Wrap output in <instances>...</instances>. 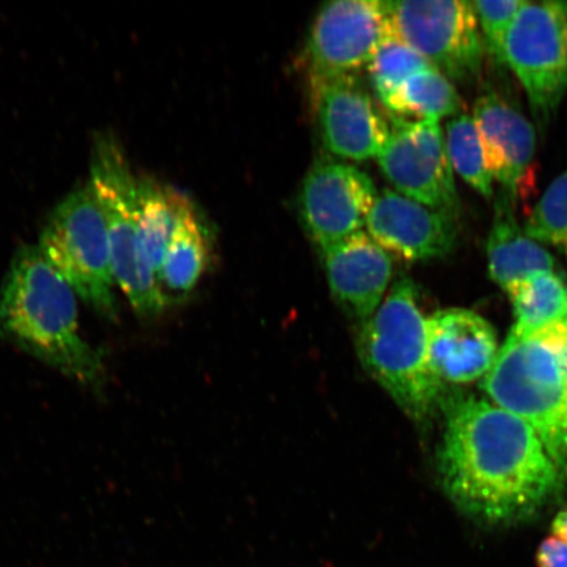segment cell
I'll return each instance as SVG.
<instances>
[{
	"label": "cell",
	"instance_id": "44dd1931",
	"mask_svg": "<svg viewBox=\"0 0 567 567\" xmlns=\"http://www.w3.org/2000/svg\"><path fill=\"white\" fill-rule=\"evenodd\" d=\"M515 315L512 331L530 332L567 316V279L553 272H543L523 282L509 296Z\"/></svg>",
	"mask_w": 567,
	"mask_h": 567
},
{
	"label": "cell",
	"instance_id": "484cf974",
	"mask_svg": "<svg viewBox=\"0 0 567 567\" xmlns=\"http://www.w3.org/2000/svg\"><path fill=\"white\" fill-rule=\"evenodd\" d=\"M535 561L536 567H567V544L555 536L544 538Z\"/></svg>",
	"mask_w": 567,
	"mask_h": 567
},
{
	"label": "cell",
	"instance_id": "4fadbf2b",
	"mask_svg": "<svg viewBox=\"0 0 567 567\" xmlns=\"http://www.w3.org/2000/svg\"><path fill=\"white\" fill-rule=\"evenodd\" d=\"M365 226L375 244L410 261L443 258L458 237L456 216L390 189L375 197Z\"/></svg>",
	"mask_w": 567,
	"mask_h": 567
},
{
	"label": "cell",
	"instance_id": "30bf717a",
	"mask_svg": "<svg viewBox=\"0 0 567 567\" xmlns=\"http://www.w3.org/2000/svg\"><path fill=\"white\" fill-rule=\"evenodd\" d=\"M392 33L388 2L339 0L323 4L311 24L303 54L310 86L354 75L368 66Z\"/></svg>",
	"mask_w": 567,
	"mask_h": 567
},
{
	"label": "cell",
	"instance_id": "6da1fadb",
	"mask_svg": "<svg viewBox=\"0 0 567 567\" xmlns=\"http://www.w3.org/2000/svg\"><path fill=\"white\" fill-rule=\"evenodd\" d=\"M437 472L458 512L492 528L534 519L566 484L526 422L474 395L446 410Z\"/></svg>",
	"mask_w": 567,
	"mask_h": 567
},
{
	"label": "cell",
	"instance_id": "2e32d148",
	"mask_svg": "<svg viewBox=\"0 0 567 567\" xmlns=\"http://www.w3.org/2000/svg\"><path fill=\"white\" fill-rule=\"evenodd\" d=\"M321 255L332 297L347 316L363 324L385 299L392 258L364 231L324 248Z\"/></svg>",
	"mask_w": 567,
	"mask_h": 567
},
{
	"label": "cell",
	"instance_id": "5bb4252c",
	"mask_svg": "<svg viewBox=\"0 0 567 567\" xmlns=\"http://www.w3.org/2000/svg\"><path fill=\"white\" fill-rule=\"evenodd\" d=\"M472 117L494 179L516 204L534 175V125L495 92L477 99Z\"/></svg>",
	"mask_w": 567,
	"mask_h": 567
},
{
	"label": "cell",
	"instance_id": "277c9868",
	"mask_svg": "<svg viewBox=\"0 0 567 567\" xmlns=\"http://www.w3.org/2000/svg\"><path fill=\"white\" fill-rule=\"evenodd\" d=\"M358 352L367 372L411 421L434 416L445 384L431 365L427 318L413 281H395L375 313L360 324Z\"/></svg>",
	"mask_w": 567,
	"mask_h": 567
},
{
	"label": "cell",
	"instance_id": "7c38bea8",
	"mask_svg": "<svg viewBox=\"0 0 567 567\" xmlns=\"http://www.w3.org/2000/svg\"><path fill=\"white\" fill-rule=\"evenodd\" d=\"M310 87L326 151L343 161L378 158L390 125L357 75L338 76Z\"/></svg>",
	"mask_w": 567,
	"mask_h": 567
},
{
	"label": "cell",
	"instance_id": "d6986e66",
	"mask_svg": "<svg viewBox=\"0 0 567 567\" xmlns=\"http://www.w3.org/2000/svg\"><path fill=\"white\" fill-rule=\"evenodd\" d=\"M393 117L441 120L461 113V97L453 83L435 68L408 78L384 103Z\"/></svg>",
	"mask_w": 567,
	"mask_h": 567
},
{
	"label": "cell",
	"instance_id": "9a60e30c",
	"mask_svg": "<svg viewBox=\"0 0 567 567\" xmlns=\"http://www.w3.org/2000/svg\"><path fill=\"white\" fill-rule=\"evenodd\" d=\"M431 365L444 384L484 379L498 357L493 324L472 310L451 308L427 318Z\"/></svg>",
	"mask_w": 567,
	"mask_h": 567
},
{
	"label": "cell",
	"instance_id": "ac0fdd59",
	"mask_svg": "<svg viewBox=\"0 0 567 567\" xmlns=\"http://www.w3.org/2000/svg\"><path fill=\"white\" fill-rule=\"evenodd\" d=\"M210 261V240L202 219L186 198H183L172 239L158 272L161 286L175 293L193 290Z\"/></svg>",
	"mask_w": 567,
	"mask_h": 567
},
{
	"label": "cell",
	"instance_id": "8fae6325",
	"mask_svg": "<svg viewBox=\"0 0 567 567\" xmlns=\"http://www.w3.org/2000/svg\"><path fill=\"white\" fill-rule=\"evenodd\" d=\"M378 195L371 177L350 163L316 161L302 182L299 210L319 251L363 231Z\"/></svg>",
	"mask_w": 567,
	"mask_h": 567
},
{
	"label": "cell",
	"instance_id": "9c48e42d",
	"mask_svg": "<svg viewBox=\"0 0 567 567\" xmlns=\"http://www.w3.org/2000/svg\"><path fill=\"white\" fill-rule=\"evenodd\" d=\"M390 120L378 157L382 174L399 194L456 216L460 200L441 120Z\"/></svg>",
	"mask_w": 567,
	"mask_h": 567
},
{
	"label": "cell",
	"instance_id": "7a4b0ae2",
	"mask_svg": "<svg viewBox=\"0 0 567 567\" xmlns=\"http://www.w3.org/2000/svg\"><path fill=\"white\" fill-rule=\"evenodd\" d=\"M0 334L80 384L102 389V353L81 336L75 293L39 246L21 247L0 286Z\"/></svg>",
	"mask_w": 567,
	"mask_h": 567
},
{
	"label": "cell",
	"instance_id": "ffe728a7",
	"mask_svg": "<svg viewBox=\"0 0 567 567\" xmlns=\"http://www.w3.org/2000/svg\"><path fill=\"white\" fill-rule=\"evenodd\" d=\"M183 197L152 179H137V223L142 244L155 272L165 259Z\"/></svg>",
	"mask_w": 567,
	"mask_h": 567
},
{
	"label": "cell",
	"instance_id": "7402d4cb",
	"mask_svg": "<svg viewBox=\"0 0 567 567\" xmlns=\"http://www.w3.org/2000/svg\"><path fill=\"white\" fill-rule=\"evenodd\" d=\"M445 145L453 172L480 195L492 198L494 177L472 116L460 113L450 120L445 127Z\"/></svg>",
	"mask_w": 567,
	"mask_h": 567
},
{
	"label": "cell",
	"instance_id": "5b68a950",
	"mask_svg": "<svg viewBox=\"0 0 567 567\" xmlns=\"http://www.w3.org/2000/svg\"><path fill=\"white\" fill-rule=\"evenodd\" d=\"M90 186L109 228L113 279L138 316H159L166 308L167 297L140 236L137 177L132 174L122 146L109 134L95 140Z\"/></svg>",
	"mask_w": 567,
	"mask_h": 567
},
{
	"label": "cell",
	"instance_id": "3957f363",
	"mask_svg": "<svg viewBox=\"0 0 567 567\" xmlns=\"http://www.w3.org/2000/svg\"><path fill=\"white\" fill-rule=\"evenodd\" d=\"M481 386L536 432L567 482V316L535 331L509 332Z\"/></svg>",
	"mask_w": 567,
	"mask_h": 567
},
{
	"label": "cell",
	"instance_id": "603a6c76",
	"mask_svg": "<svg viewBox=\"0 0 567 567\" xmlns=\"http://www.w3.org/2000/svg\"><path fill=\"white\" fill-rule=\"evenodd\" d=\"M429 68L434 66L394 33L388 35L367 66L372 86L382 104L408 78Z\"/></svg>",
	"mask_w": 567,
	"mask_h": 567
},
{
	"label": "cell",
	"instance_id": "d4e9b609",
	"mask_svg": "<svg viewBox=\"0 0 567 567\" xmlns=\"http://www.w3.org/2000/svg\"><path fill=\"white\" fill-rule=\"evenodd\" d=\"M527 0H502V2H472L476 11L478 25L484 31L485 40L492 53L503 61V42L512 27L517 12Z\"/></svg>",
	"mask_w": 567,
	"mask_h": 567
},
{
	"label": "cell",
	"instance_id": "cb8c5ba5",
	"mask_svg": "<svg viewBox=\"0 0 567 567\" xmlns=\"http://www.w3.org/2000/svg\"><path fill=\"white\" fill-rule=\"evenodd\" d=\"M524 231L536 243L555 247L567 257V169L537 202Z\"/></svg>",
	"mask_w": 567,
	"mask_h": 567
},
{
	"label": "cell",
	"instance_id": "52a82bcc",
	"mask_svg": "<svg viewBox=\"0 0 567 567\" xmlns=\"http://www.w3.org/2000/svg\"><path fill=\"white\" fill-rule=\"evenodd\" d=\"M503 62L526 90L535 117L547 124L567 92V2L527 0L508 28Z\"/></svg>",
	"mask_w": 567,
	"mask_h": 567
},
{
	"label": "cell",
	"instance_id": "e0dca14e",
	"mask_svg": "<svg viewBox=\"0 0 567 567\" xmlns=\"http://www.w3.org/2000/svg\"><path fill=\"white\" fill-rule=\"evenodd\" d=\"M494 200L493 225L486 240L487 268L492 280L509 297L534 276L555 271L556 260L517 223L516 204L508 195L499 189Z\"/></svg>",
	"mask_w": 567,
	"mask_h": 567
},
{
	"label": "cell",
	"instance_id": "ba28073f",
	"mask_svg": "<svg viewBox=\"0 0 567 567\" xmlns=\"http://www.w3.org/2000/svg\"><path fill=\"white\" fill-rule=\"evenodd\" d=\"M388 12L393 33L450 81L470 82L480 75L484 44L472 2H388Z\"/></svg>",
	"mask_w": 567,
	"mask_h": 567
},
{
	"label": "cell",
	"instance_id": "8992f818",
	"mask_svg": "<svg viewBox=\"0 0 567 567\" xmlns=\"http://www.w3.org/2000/svg\"><path fill=\"white\" fill-rule=\"evenodd\" d=\"M39 247L82 300L99 315L116 318L109 228L90 183L56 205Z\"/></svg>",
	"mask_w": 567,
	"mask_h": 567
},
{
	"label": "cell",
	"instance_id": "4316f807",
	"mask_svg": "<svg viewBox=\"0 0 567 567\" xmlns=\"http://www.w3.org/2000/svg\"><path fill=\"white\" fill-rule=\"evenodd\" d=\"M551 536L559 538L567 544V508L561 509L551 520Z\"/></svg>",
	"mask_w": 567,
	"mask_h": 567
}]
</instances>
